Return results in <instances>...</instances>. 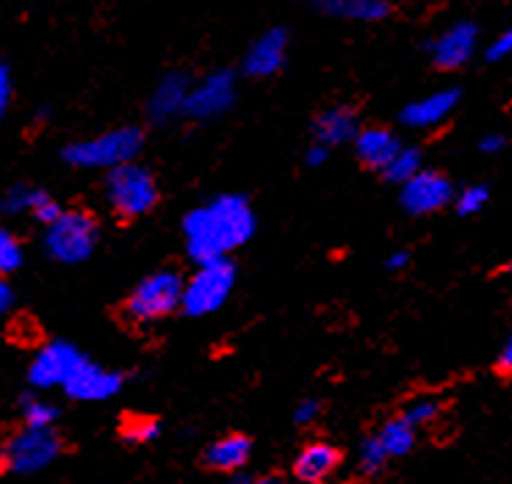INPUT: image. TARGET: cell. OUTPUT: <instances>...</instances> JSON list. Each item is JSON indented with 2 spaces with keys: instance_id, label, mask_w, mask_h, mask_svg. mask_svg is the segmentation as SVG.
<instances>
[{
  "instance_id": "obj_1",
  "label": "cell",
  "mask_w": 512,
  "mask_h": 484,
  "mask_svg": "<svg viewBox=\"0 0 512 484\" xmlns=\"http://www.w3.org/2000/svg\"><path fill=\"white\" fill-rule=\"evenodd\" d=\"M255 211L244 194H216L183 216L186 255L197 266L227 260L255 236Z\"/></svg>"
},
{
  "instance_id": "obj_2",
  "label": "cell",
  "mask_w": 512,
  "mask_h": 484,
  "mask_svg": "<svg viewBox=\"0 0 512 484\" xmlns=\"http://www.w3.org/2000/svg\"><path fill=\"white\" fill-rule=\"evenodd\" d=\"M144 136L142 130L125 125V128H114L92 136V139H81V142L67 144L61 150V158L75 169H117L122 164H133L136 155L142 153Z\"/></svg>"
},
{
  "instance_id": "obj_3",
  "label": "cell",
  "mask_w": 512,
  "mask_h": 484,
  "mask_svg": "<svg viewBox=\"0 0 512 484\" xmlns=\"http://www.w3.org/2000/svg\"><path fill=\"white\" fill-rule=\"evenodd\" d=\"M183 285L186 280L175 269H158L147 274L133 285V291L125 299V307H122L125 319L133 324L164 321L183 305Z\"/></svg>"
},
{
  "instance_id": "obj_4",
  "label": "cell",
  "mask_w": 512,
  "mask_h": 484,
  "mask_svg": "<svg viewBox=\"0 0 512 484\" xmlns=\"http://www.w3.org/2000/svg\"><path fill=\"white\" fill-rule=\"evenodd\" d=\"M103 191H106L108 208L122 219H142L161 200L155 175L136 161L111 169L103 183Z\"/></svg>"
},
{
  "instance_id": "obj_5",
  "label": "cell",
  "mask_w": 512,
  "mask_h": 484,
  "mask_svg": "<svg viewBox=\"0 0 512 484\" xmlns=\"http://www.w3.org/2000/svg\"><path fill=\"white\" fill-rule=\"evenodd\" d=\"M97 241H100L97 219L81 208L64 211L53 225L45 227V249L50 258L64 266H75L92 258Z\"/></svg>"
},
{
  "instance_id": "obj_6",
  "label": "cell",
  "mask_w": 512,
  "mask_h": 484,
  "mask_svg": "<svg viewBox=\"0 0 512 484\" xmlns=\"http://www.w3.org/2000/svg\"><path fill=\"white\" fill-rule=\"evenodd\" d=\"M236 277H239V272H236V263L230 258L197 266V272L191 274L183 285L180 310L191 319L211 316L230 299L233 288H236Z\"/></svg>"
},
{
  "instance_id": "obj_7",
  "label": "cell",
  "mask_w": 512,
  "mask_h": 484,
  "mask_svg": "<svg viewBox=\"0 0 512 484\" xmlns=\"http://www.w3.org/2000/svg\"><path fill=\"white\" fill-rule=\"evenodd\" d=\"M61 454V437L53 426H23L6 446L9 468L17 473H36L48 468Z\"/></svg>"
},
{
  "instance_id": "obj_8",
  "label": "cell",
  "mask_w": 512,
  "mask_h": 484,
  "mask_svg": "<svg viewBox=\"0 0 512 484\" xmlns=\"http://www.w3.org/2000/svg\"><path fill=\"white\" fill-rule=\"evenodd\" d=\"M84 357L86 355L78 346H72L67 341L45 343L31 360V366H28V382L39 390L64 388L67 379L72 377V371L81 366Z\"/></svg>"
},
{
  "instance_id": "obj_9",
  "label": "cell",
  "mask_w": 512,
  "mask_h": 484,
  "mask_svg": "<svg viewBox=\"0 0 512 484\" xmlns=\"http://www.w3.org/2000/svg\"><path fill=\"white\" fill-rule=\"evenodd\" d=\"M236 103V75L230 70L208 72L203 81L191 86L186 117L197 122H208L227 114Z\"/></svg>"
},
{
  "instance_id": "obj_10",
  "label": "cell",
  "mask_w": 512,
  "mask_h": 484,
  "mask_svg": "<svg viewBox=\"0 0 512 484\" xmlns=\"http://www.w3.org/2000/svg\"><path fill=\"white\" fill-rule=\"evenodd\" d=\"M454 186L452 180L446 178L443 172L435 169H421L416 178L407 180L402 186V208L410 216H429V213L443 211L446 205L454 202Z\"/></svg>"
},
{
  "instance_id": "obj_11",
  "label": "cell",
  "mask_w": 512,
  "mask_h": 484,
  "mask_svg": "<svg viewBox=\"0 0 512 484\" xmlns=\"http://www.w3.org/2000/svg\"><path fill=\"white\" fill-rule=\"evenodd\" d=\"M122 385H125V377L120 371L103 368L100 363H92L89 357H84L81 366L72 371V377L61 390L78 402H106L120 393Z\"/></svg>"
},
{
  "instance_id": "obj_12",
  "label": "cell",
  "mask_w": 512,
  "mask_h": 484,
  "mask_svg": "<svg viewBox=\"0 0 512 484\" xmlns=\"http://www.w3.org/2000/svg\"><path fill=\"white\" fill-rule=\"evenodd\" d=\"M191 78L186 72H167L161 81L155 83L153 95L147 100V117L164 125L172 119L186 117V106H189L191 95Z\"/></svg>"
},
{
  "instance_id": "obj_13",
  "label": "cell",
  "mask_w": 512,
  "mask_h": 484,
  "mask_svg": "<svg viewBox=\"0 0 512 484\" xmlns=\"http://www.w3.org/2000/svg\"><path fill=\"white\" fill-rule=\"evenodd\" d=\"M288 53V34L283 28H269L263 31L247 50L244 56V72L250 78H272L274 72L286 64Z\"/></svg>"
},
{
  "instance_id": "obj_14",
  "label": "cell",
  "mask_w": 512,
  "mask_h": 484,
  "mask_svg": "<svg viewBox=\"0 0 512 484\" xmlns=\"http://www.w3.org/2000/svg\"><path fill=\"white\" fill-rule=\"evenodd\" d=\"M477 36V25L474 23H454L452 28H446L429 48L435 67H441V70L463 67L477 50Z\"/></svg>"
},
{
  "instance_id": "obj_15",
  "label": "cell",
  "mask_w": 512,
  "mask_h": 484,
  "mask_svg": "<svg viewBox=\"0 0 512 484\" xmlns=\"http://www.w3.org/2000/svg\"><path fill=\"white\" fill-rule=\"evenodd\" d=\"M460 103V92L457 89H441L432 95L413 100L402 108V125L413 130H429L438 128L441 122L452 117V111Z\"/></svg>"
},
{
  "instance_id": "obj_16",
  "label": "cell",
  "mask_w": 512,
  "mask_h": 484,
  "mask_svg": "<svg viewBox=\"0 0 512 484\" xmlns=\"http://www.w3.org/2000/svg\"><path fill=\"white\" fill-rule=\"evenodd\" d=\"M341 465V451L330 443H310L299 451L294 460V479L299 484H322L335 473Z\"/></svg>"
},
{
  "instance_id": "obj_17",
  "label": "cell",
  "mask_w": 512,
  "mask_h": 484,
  "mask_svg": "<svg viewBox=\"0 0 512 484\" xmlns=\"http://www.w3.org/2000/svg\"><path fill=\"white\" fill-rule=\"evenodd\" d=\"M352 144H355L360 164L369 166V169H377V172H385V166L391 164L396 153L405 147L393 130L385 128H360L358 139Z\"/></svg>"
},
{
  "instance_id": "obj_18",
  "label": "cell",
  "mask_w": 512,
  "mask_h": 484,
  "mask_svg": "<svg viewBox=\"0 0 512 484\" xmlns=\"http://www.w3.org/2000/svg\"><path fill=\"white\" fill-rule=\"evenodd\" d=\"M358 133V114L346 106L327 108L313 122V139H316V144H324V147H338V144L355 142Z\"/></svg>"
},
{
  "instance_id": "obj_19",
  "label": "cell",
  "mask_w": 512,
  "mask_h": 484,
  "mask_svg": "<svg viewBox=\"0 0 512 484\" xmlns=\"http://www.w3.org/2000/svg\"><path fill=\"white\" fill-rule=\"evenodd\" d=\"M313 12L341 20H358V23H380L391 14L388 0H302Z\"/></svg>"
},
{
  "instance_id": "obj_20",
  "label": "cell",
  "mask_w": 512,
  "mask_h": 484,
  "mask_svg": "<svg viewBox=\"0 0 512 484\" xmlns=\"http://www.w3.org/2000/svg\"><path fill=\"white\" fill-rule=\"evenodd\" d=\"M252 454V443L247 435H225L214 440L208 449H205L203 460L211 471L219 473H236L239 468L247 465Z\"/></svg>"
},
{
  "instance_id": "obj_21",
  "label": "cell",
  "mask_w": 512,
  "mask_h": 484,
  "mask_svg": "<svg viewBox=\"0 0 512 484\" xmlns=\"http://www.w3.org/2000/svg\"><path fill=\"white\" fill-rule=\"evenodd\" d=\"M416 435L418 429L413 424H407L405 418L399 415V418H391V421H385L380 426V432H377V440H380V446L385 449L388 457H405L413 451L416 446Z\"/></svg>"
},
{
  "instance_id": "obj_22",
  "label": "cell",
  "mask_w": 512,
  "mask_h": 484,
  "mask_svg": "<svg viewBox=\"0 0 512 484\" xmlns=\"http://www.w3.org/2000/svg\"><path fill=\"white\" fill-rule=\"evenodd\" d=\"M45 194H48V191L36 189V186H25V183H17V186H12V189L0 197V213H6V216L34 213V208L39 205V200H42Z\"/></svg>"
},
{
  "instance_id": "obj_23",
  "label": "cell",
  "mask_w": 512,
  "mask_h": 484,
  "mask_svg": "<svg viewBox=\"0 0 512 484\" xmlns=\"http://www.w3.org/2000/svg\"><path fill=\"white\" fill-rule=\"evenodd\" d=\"M424 169V161H421V150L418 147H402L396 158H393L391 164L385 166V178L391 180V183H399V186H405L407 180H413Z\"/></svg>"
},
{
  "instance_id": "obj_24",
  "label": "cell",
  "mask_w": 512,
  "mask_h": 484,
  "mask_svg": "<svg viewBox=\"0 0 512 484\" xmlns=\"http://www.w3.org/2000/svg\"><path fill=\"white\" fill-rule=\"evenodd\" d=\"M488 202H490L488 186H482V183H471V186H465L463 191H457V194H454V211L460 213V216H477Z\"/></svg>"
},
{
  "instance_id": "obj_25",
  "label": "cell",
  "mask_w": 512,
  "mask_h": 484,
  "mask_svg": "<svg viewBox=\"0 0 512 484\" xmlns=\"http://www.w3.org/2000/svg\"><path fill=\"white\" fill-rule=\"evenodd\" d=\"M388 460H391V457L385 454V449L380 446L377 435L366 437V440L360 443V449H358L360 473H366V476H374V473H380L382 468H385V462H388Z\"/></svg>"
},
{
  "instance_id": "obj_26",
  "label": "cell",
  "mask_w": 512,
  "mask_h": 484,
  "mask_svg": "<svg viewBox=\"0 0 512 484\" xmlns=\"http://www.w3.org/2000/svg\"><path fill=\"white\" fill-rule=\"evenodd\" d=\"M438 415H441V402H438V399H416V402L407 404L402 418H405L407 424H413L416 429H421V426L435 424Z\"/></svg>"
},
{
  "instance_id": "obj_27",
  "label": "cell",
  "mask_w": 512,
  "mask_h": 484,
  "mask_svg": "<svg viewBox=\"0 0 512 484\" xmlns=\"http://www.w3.org/2000/svg\"><path fill=\"white\" fill-rule=\"evenodd\" d=\"M158 435H161V426H158L155 418H128L125 426H122V437L128 443H136V446L153 443Z\"/></svg>"
},
{
  "instance_id": "obj_28",
  "label": "cell",
  "mask_w": 512,
  "mask_h": 484,
  "mask_svg": "<svg viewBox=\"0 0 512 484\" xmlns=\"http://www.w3.org/2000/svg\"><path fill=\"white\" fill-rule=\"evenodd\" d=\"M23 263V247L20 241L12 236V230L0 225V277L3 274H12L14 269H20Z\"/></svg>"
},
{
  "instance_id": "obj_29",
  "label": "cell",
  "mask_w": 512,
  "mask_h": 484,
  "mask_svg": "<svg viewBox=\"0 0 512 484\" xmlns=\"http://www.w3.org/2000/svg\"><path fill=\"white\" fill-rule=\"evenodd\" d=\"M23 418L25 426H53V421L59 418V410L45 399H25Z\"/></svg>"
},
{
  "instance_id": "obj_30",
  "label": "cell",
  "mask_w": 512,
  "mask_h": 484,
  "mask_svg": "<svg viewBox=\"0 0 512 484\" xmlns=\"http://www.w3.org/2000/svg\"><path fill=\"white\" fill-rule=\"evenodd\" d=\"M319 413H322V402H319V399H305V402L297 404L294 421H297L299 426H308L319 418Z\"/></svg>"
},
{
  "instance_id": "obj_31",
  "label": "cell",
  "mask_w": 512,
  "mask_h": 484,
  "mask_svg": "<svg viewBox=\"0 0 512 484\" xmlns=\"http://www.w3.org/2000/svg\"><path fill=\"white\" fill-rule=\"evenodd\" d=\"M12 70H9V64H3L0 61V119L6 117V111H9V103H12Z\"/></svg>"
},
{
  "instance_id": "obj_32",
  "label": "cell",
  "mask_w": 512,
  "mask_h": 484,
  "mask_svg": "<svg viewBox=\"0 0 512 484\" xmlns=\"http://www.w3.org/2000/svg\"><path fill=\"white\" fill-rule=\"evenodd\" d=\"M510 53H512V25L499 36V39H496V42H493V45H490L488 59L499 61V59H504V56H510Z\"/></svg>"
},
{
  "instance_id": "obj_33",
  "label": "cell",
  "mask_w": 512,
  "mask_h": 484,
  "mask_svg": "<svg viewBox=\"0 0 512 484\" xmlns=\"http://www.w3.org/2000/svg\"><path fill=\"white\" fill-rule=\"evenodd\" d=\"M407 263H410V252H407V249H396V252H391V255L385 258V269L402 272V269H407Z\"/></svg>"
},
{
  "instance_id": "obj_34",
  "label": "cell",
  "mask_w": 512,
  "mask_h": 484,
  "mask_svg": "<svg viewBox=\"0 0 512 484\" xmlns=\"http://www.w3.org/2000/svg\"><path fill=\"white\" fill-rule=\"evenodd\" d=\"M14 307V291H12V285L6 283L3 277H0V319L9 313Z\"/></svg>"
},
{
  "instance_id": "obj_35",
  "label": "cell",
  "mask_w": 512,
  "mask_h": 484,
  "mask_svg": "<svg viewBox=\"0 0 512 484\" xmlns=\"http://www.w3.org/2000/svg\"><path fill=\"white\" fill-rule=\"evenodd\" d=\"M499 371L501 374H512V332H510V338L504 341V346H501V352H499Z\"/></svg>"
},
{
  "instance_id": "obj_36",
  "label": "cell",
  "mask_w": 512,
  "mask_h": 484,
  "mask_svg": "<svg viewBox=\"0 0 512 484\" xmlns=\"http://www.w3.org/2000/svg\"><path fill=\"white\" fill-rule=\"evenodd\" d=\"M327 155H330V147L313 142V147H310L308 155H305V161H308V166H322L324 161H327Z\"/></svg>"
},
{
  "instance_id": "obj_37",
  "label": "cell",
  "mask_w": 512,
  "mask_h": 484,
  "mask_svg": "<svg viewBox=\"0 0 512 484\" xmlns=\"http://www.w3.org/2000/svg\"><path fill=\"white\" fill-rule=\"evenodd\" d=\"M504 136H499V133H490V136H485V139H482V142H479V150H482V153H499V150H504Z\"/></svg>"
},
{
  "instance_id": "obj_38",
  "label": "cell",
  "mask_w": 512,
  "mask_h": 484,
  "mask_svg": "<svg viewBox=\"0 0 512 484\" xmlns=\"http://www.w3.org/2000/svg\"><path fill=\"white\" fill-rule=\"evenodd\" d=\"M247 484H286L280 476H258V479H247Z\"/></svg>"
},
{
  "instance_id": "obj_39",
  "label": "cell",
  "mask_w": 512,
  "mask_h": 484,
  "mask_svg": "<svg viewBox=\"0 0 512 484\" xmlns=\"http://www.w3.org/2000/svg\"><path fill=\"white\" fill-rule=\"evenodd\" d=\"M9 468V460H6V449H0V471H6Z\"/></svg>"
},
{
  "instance_id": "obj_40",
  "label": "cell",
  "mask_w": 512,
  "mask_h": 484,
  "mask_svg": "<svg viewBox=\"0 0 512 484\" xmlns=\"http://www.w3.org/2000/svg\"><path fill=\"white\" fill-rule=\"evenodd\" d=\"M507 272H512V260H510V263H507Z\"/></svg>"
}]
</instances>
